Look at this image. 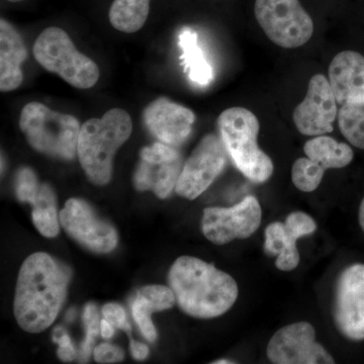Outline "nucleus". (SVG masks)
<instances>
[{
    "mask_svg": "<svg viewBox=\"0 0 364 364\" xmlns=\"http://www.w3.org/2000/svg\"><path fill=\"white\" fill-rule=\"evenodd\" d=\"M132 355L136 360H144L149 355V348L145 344L132 340L130 345Z\"/></svg>",
    "mask_w": 364,
    "mask_h": 364,
    "instance_id": "473e14b6",
    "label": "nucleus"
},
{
    "mask_svg": "<svg viewBox=\"0 0 364 364\" xmlns=\"http://www.w3.org/2000/svg\"><path fill=\"white\" fill-rule=\"evenodd\" d=\"M133 123L124 109H109L100 119H91L81 126L77 155L86 176L95 186L112 179V161L119 147L130 138Z\"/></svg>",
    "mask_w": 364,
    "mask_h": 364,
    "instance_id": "7ed1b4c3",
    "label": "nucleus"
},
{
    "mask_svg": "<svg viewBox=\"0 0 364 364\" xmlns=\"http://www.w3.org/2000/svg\"><path fill=\"white\" fill-rule=\"evenodd\" d=\"M54 341L59 345L58 358L64 363H70L76 356L75 348L72 344L70 337L66 334L64 329L57 327L54 331Z\"/></svg>",
    "mask_w": 364,
    "mask_h": 364,
    "instance_id": "7c9ffc66",
    "label": "nucleus"
},
{
    "mask_svg": "<svg viewBox=\"0 0 364 364\" xmlns=\"http://www.w3.org/2000/svg\"><path fill=\"white\" fill-rule=\"evenodd\" d=\"M9 1H11V2H20V1H23V0H9Z\"/></svg>",
    "mask_w": 364,
    "mask_h": 364,
    "instance_id": "4c0bfd02",
    "label": "nucleus"
},
{
    "mask_svg": "<svg viewBox=\"0 0 364 364\" xmlns=\"http://www.w3.org/2000/svg\"><path fill=\"white\" fill-rule=\"evenodd\" d=\"M182 167L181 157L160 163L141 159L134 174V184L138 191H152L158 198H166L176 191Z\"/></svg>",
    "mask_w": 364,
    "mask_h": 364,
    "instance_id": "a211bd4d",
    "label": "nucleus"
},
{
    "mask_svg": "<svg viewBox=\"0 0 364 364\" xmlns=\"http://www.w3.org/2000/svg\"><path fill=\"white\" fill-rule=\"evenodd\" d=\"M228 155L236 168L254 183H263L272 176L274 165L258 146L260 124L257 117L245 107H230L217 122Z\"/></svg>",
    "mask_w": 364,
    "mask_h": 364,
    "instance_id": "20e7f679",
    "label": "nucleus"
},
{
    "mask_svg": "<svg viewBox=\"0 0 364 364\" xmlns=\"http://www.w3.org/2000/svg\"><path fill=\"white\" fill-rule=\"evenodd\" d=\"M325 170L318 167L310 158L296 159L291 168V179L294 186L303 193H312L320 186Z\"/></svg>",
    "mask_w": 364,
    "mask_h": 364,
    "instance_id": "b1692460",
    "label": "nucleus"
},
{
    "mask_svg": "<svg viewBox=\"0 0 364 364\" xmlns=\"http://www.w3.org/2000/svg\"><path fill=\"white\" fill-rule=\"evenodd\" d=\"M143 121L159 142L178 147L191 136L196 116L188 107L159 97L144 109Z\"/></svg>",
    "mask_w": 364,
    "mask_h": 364,
    "instance_id": "2eb2a0df",
    "label": "nucleus"
},
{
    "mask_svg": "<svg viewBox=\"0 0 364 364\" xmlns=\"http://www.w3.org/2000/svg\"><path fill=\"white\" fill-rule=\"evenodd\" d=\"M267 358L274 364H334V358L316 341V331L308 322L280 328L268 342Z\"/></svg>",
    "mask_w": 364,
    "mask_h": 364,
    "instance_id": "9b49d317",
    "label": "nucleus"
},
{
    "mask_svg": "<svg viewBox=\"0 0 364 364\" xmlns=\"http://www.w3.org/2000/svg\"><path fill=\"white\" fill-rule=\"evenodd\" d=\"M74 318H75V310H74V309H71L70 311H69L68 313H67V316H66V320L68 321H73L74 320Z\"/></svg>",
    "mask_w": 364,
    "mask_h": 364,
    "instance_id": "c9c22d12",
    "label": "nucleus"
},
{
    "mask_svg": "<svg viewBox=\"0 0 364 364\" xmlns=\"http://www.w3.org/2000/svg\"><path fill=\"white\" fill-rule=\"evenodd\" d=\"M33 222L43 236L54 238L60 231V215L54 189L48 183L41 184L39 196L33 205Z\"/></svg>",
    "mask_w": 364,
    "mask_h": 364,
    "instance_id": "4be33fe9",
    "label": "nucleus"
},
{
    "mask_svg": "<svg viewBox=\"0 0 364 364\" xmlns=\"http://www.w3.org/2000/svg\"><path fill=\"white\" fill-rule=\"evenodd\" d=\"M59 215L67 233L93 252L109 253L117 247L119 240L116 229L98 217L85 200H67Z\"/></svg>",
    "mask_w": 364,
    "mask_h": 364,
    "instance_id": "f8f14e48",
    "label": "nucleus"
},
{
    "mask_svg": "<svg viewBox=\"0 0 364 364\" xmlns=\"http://www.w3.org/2000/svg\"><path fill=\"white\" fill-rule=\"evenodd\" d=\"M329 82L338 105L364 102V57L358 52H340L332 60Z\"/></svg>",
    "mask_w": 364,
    "mask_h": 364,
    "instance_id": "dca6fc26",
    "label": "nucleus"
},
{
    "mask_svg": "<svg viewBox=\"0 0 364 364\" xmlns=\"http://www.w3.org/2000/svg\"><path fill=\"white\" fill-rule=\"evenodd\" d=\"M317 224L311 215L294 212L284 222L268 225L264 232L263 251L267 256H277L275 267L282 272H291L299 267V253L296 241L301 237L315 233Z\"/></svg>",
    "mask_w": 364,
    "mask_h": 364,
    "instance_id": "4468645a",
    "label": "nucleus"
},
{
    "mask_svg": "<svg viewBox=\"0 0 364 364\" xmlns=\"http://www.w3.org/2000/svg\"><path fill=\"white\" fill-rule=\"evenodd\" d=\"M359 225H360L361 229H363L364 233V198L360 203V207H359L358 213Z\"/></svg>",
    "mask_w": 364,
    "mask_h": 364,
    "instance_id": "f704fd0d",
    "label": "nucleus"
},
{
    "mask_svg": "<svg viewBox=\"0 0 364 364\" xmlns=\"http://www.w3.org/2000/svg\"><path fill=\"white\" fill-rule=\"evenodd\" d=\"M141 159L148 162H167L181 157L178 151L172 146L162 142H157L148 147L143 148L140 152Z\"/></svg>",
    "mask_w": 364,
    "mask_h": 364,
    "instance_id": "c85d7f7f",
    "label": "nucleus"
},
{
    "mask_svg": "<svg viewBox=\"0 0 364 364\" xmlns=\"http://www.w3.org/2000/svg\"><path fill=\"white\" fill-rule=\"evenodd\" d=\"M337 105L329 79L323 74L314 75L306 97L294 111V123L299 133L312 136L331 133L338 117Z\"/></svg>",
    "mask_w": 364,
    "mask_h": 364,
    "instance_id": "ddd939ff",
    "label": "nucleus"
},
{
    "mask_svg": "<svg viewBox=\"0 0 364 364\" xmlns=\"http://www.w3.org/2000/svg\"><path fill=\"white\" fill-rule=\"evenodd\" d=\"M215 364H231L235 363L234 361L228 360V359H220V360L214 361Z\"/></svg>",
    "mask_w": 364,
    "mask_h": 364,
    "instance_id": "e433bc0d",
    "label": "nucleus"
},
{
    "mask_svg": "<svg viewBox=\"0 0 364 364\" xmlns=\"http://www.w3.org/2000/svg\"><path fill=\"white\" fill-rule=\"evenodd\" d=\"M40 188L41 184L33 169L23 167L18 170L16 179V193L21 202L33 205L39 196Z\"/></svg>",
    "mask_w": 364,
    "mask_h": 364,
    "instance_id": "a878e982",
    "label": "nucleus"
},
{
    "mask_svg": "<svg viewBox=\"0 0 364 364\" xmlns=\"http://www.w3.org/2000/svg\"><path fill=\"white\" fill-rule=\"evenodd\" d=\"M28 57L20 33L9 21H0V90L9 92L20 87L23 75L21 64Z\"/></svg>",
    "mask_w": 364,
    "mask_h": 364,
    "instance_id": "f3484780",
    "label": "nucleus"
},
{
    "mask_svg": "<svg viewBox=\"0 0 364 364\" xmlns=\"http://www.w3.org/2000/svg\"><path fill=\"white\" fill-rule=\"evenodd\" d=\"M333 318L340 334L350 341L364 340V264L345 268L335 286Z\"/></svg>",
    "mask_w": 364,
    "mask_h": 364,
    "instance_id": "9d476101",
    "label": "nucleus"
},
{
    "mask_svg": "<svg viewBox=\"0 0 364 364\" xmlns=\"http://www.w3.org/2000/svg\"><path fill=\"white\" fill-rule=\"evenodd\" d=\"M156 310L149 301L142 294L136 293L132 303V313L144 337L150 342H154L157 338L156 329L151 320V315Z\"/></svg>",
    "mask_w": 364,
    "mask_h": 364,
    "instance_id": "393cba45",
    "label": "nucleus"
},
{
    "mask_svg": "<svg viewBox=\"0 0 364 364\" xmlns=\"http://www.w3.org/2000/svg\"><path fill=\"white\" fill-rule=\"evenodd\" d=\"M149 11L150 0H114L109 9V21L119 32L133 33L145 25Z\"/></svg>",
    "mask_w": 364,
    "mask_h": 364,
    "instance_id": "412c9836",
    "label": "nucleus"
},
{
    "mask_svg": "<svg viewBox=\"0 0 364 364\" xmlns=\"http://www.w3.org/2000/svg\"><path fill=\"white\" fill-rule=\"evenodd\" d=\"M168 282L182 312L196 318L224 315L239 296L231 275L193 256L177 258L170 268Z\"/></svg>",
    "mask_w": 364,
    "mask_h": 364,
    "instance_id": "f03ea898",
    "label": "nucleus"
},
{
    "mask_svg": "<svg viewBox=\"0 0 364 364\" xmlns=\"http://www.w3.org/2000/svg\"><path fill=\"white\" fill-rule=\"evenodd\" d=\"M304 152L321 168L340 169L348 166L354 157L350 146L340 143L332 136H317L306 141Z\"/></svg>",
    "mask_w": 364,
    "mask_h": 364,
    "instance_id": "6ab92c4d",
    "label": "nucleus"
},
{
    "mask_svg": "<svg viewBox=\"0 0 364 364\" xmlns=\"http://www.w3.org/2000/svg\"><path fill=\"white\" fill-rule=\"evenodd\" d=\"M256 20L275 45L296 49L308 43L314 23L299 0H255Z\"/></svg>",
    "mask_w": 364,
    "mask_h": 364,
    "instance_id": "0eeeda50",
    "label": "nucleus"
},
{
    "mask_svg": "<svg viewBox=\"0 0 364 364\" xmlns=\"http://www.w3.org/2000/svg\"><path fill=\"white\" fill-rule=\"evenodd\" d=\"M93 356L98 363H116L123 360L124 352L119 347L104 343L95 347Z\"/></svg>",
    "mask_w": 364,
    "mask_h": 364,
    "instance_id": "2f4dec72",
    "label": "nucleus"
},
{
    "mask_svg": "<svg viewBox=\"0 0 364 364\" xmlns=\"http://www.w3.org/2000/svg\"><path fill=\"white\" fill-rule=\"evenodd\" d=\"M102 315L114 328L123 329L127 332L131 331V326L129 324L123 306L114 303L107 304L102 306Z\"/></svg>",
    "mask_w": 364,
    "mask_h": 364,
    "instance_id": "c756f323",
    "label": "nucleus"
},
{
    "mask_svg": "<svg viewBox=\"0 0 364 364\" xmlns=\"http://www.w3.org/2000/svg\"><path fill=\"white\" fill-rule=\"evenodd\" d=\"M178 40L184 71L188 74L189 79L198 85H210L214 79V72L198 45V33L191 28H183Z\"/></svg>",
    "mask_w": 364,
    "mask_h": 364,
    "instance_id": "aec40b11",
    "label": "nucleus"
},
{
    "mask_svg": "<svg viewBox=\"0 0 364 364\" xmlns=\"http://www.w3.org/2000/svg\"><path fill=\"white\" fill-rule=\"evenodd\" d=\"M20 128L38 152L63 160H72L77 153L81 126L71 114L30 102L21 112Z\"/></svg>",
    "mask_w": 364,
    "mask_h": 364,
    "instance_id": "39448f33",
    "label": "nucleus"
},
{
    "mask_svg": "<svg viewBox=\"0 0 364 364\" xmlns=\"http://www.w3.org/2000/svg\"><path fill=\"white\" fill-rule=\"evenodd\" d=\"M337 117L342 135L352 145L364 150V102L341 105Z\"/></svg>",
    "mask_w": 364,
    "mask_h": 364,
    "instance_id": "5701e85b",
    "label": "nucleus"
},
{
    "mask_svg": "<svg viewBox=\"0 0 364 364\" xmlns=\"http://www.w3.org/2000/svg\"><path fill=\"white\" fill-rule=\"evenodd\" d=\"M100 334H102V338L105 339H111L114 334V326L105 318L100 321Z\"/></svg>",
    "mask_w": 364,
    "mask_h": 364,
    "instance_id": "72a5a7b5",
    "label": "nucleus"
},
{
    "mask_svg": "<svg viewBox=\"0 0 364 364\" xmlns=\"http://www.w3.org/2000/svg\"><path fill=\"white\" fill-rule=\"evenodd\" d=\"M136 293L142 294L157 312L168 310L176 303V296L171 287L164 286H148L139 289Z\"/></svg>",
    "mask_w": 364,
    "mask_h": 364,
    "instance_id": "cd10ccee",
    "label": "nucleus"
},
{
    "mask_svg": "<svg viewBox=\"0 0 364 364\" xmlns=\"http://www.w3.org/2000/svg\"><path fill=\"white\" fill-rule=\"evenodd\" d=\"M33 56L46 70L58 74L79 90L93 87L100 79L97 63L81 54L68 33L57 26H50L41 33L33 45Z\"/></svg>",
    "mask_w": 364,
    "mask_h": 364,
    "instance_id": "423d86ee",
    "label": "nucleus"
},
{
    "mask_svg": "<svg viewBox=\"0 0 364 364\" xmlns=\"http://www.w3.org/2000/svg\"><path fill=\"white\" fill-rule=\"evenodd\" d=\"M226 148L220 136L208 134L191 153L182 167L176 193L188 200H196L205 193L226 167Z\"/></svg>",
    "mask_w": 364,
    "mask_h": 364,
    "instance_id": "1a4fd4ad",
    "label": "nucleus"
},
{
    "mask_svg": "<svg viewBox=\"0 0 364 364\" xmlns=\"http://www.w3.org/2000/svg\"><path fill=\"white\" fill-rule=\"evenodd\" d=\"M71 272L49 254L33 253L21 265L14 311L16 322L28 333L49 328L65 301Z\"/></svg>",
    "mask_w": 364,
    "mask_h": 364,
    "instance_id": "f257e3e1",
    "label": "nucleus"
},
{
    "mask_svg": "<svg viewBox=\"0 0 364 364\" xmlns=\"http://www.w3.org/2000/svg\"><path fill=\"white\" fill-rule=\"evenodd\" d=\"M83 322L86 328V338L81 346V358L87 360L92 352L93 343L100 332V316L95 304H87L83 312Z\"/></svg>",
    "mask_w": 364,
    "mask_h": 364,
    "instance_id": "bb28decb",
    "label": "nucleus"
},
{
    "mask_svg": "<svg viewBox=\"0 0 364 364\" xmlns=\"http://www.w3.org/2000/svg\"><path fill=\"white\" fill-rule=\"evenodd\" d=\"M262 208L257 198L246 196L231 208L203 210L202 230L205 238L215 245H225L236 239H247L259 229Z\"/></svg>",
    "mask_w": 364,
    "mask_h": 364,
    "instance_id": "6e6552de",
    "label": "nucleus"
}]
</instances>
